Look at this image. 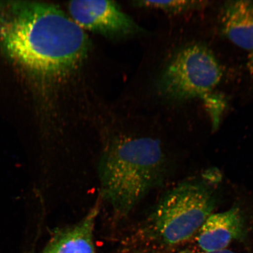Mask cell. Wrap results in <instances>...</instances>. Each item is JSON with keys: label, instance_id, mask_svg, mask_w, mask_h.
<instances>
[{"label": "cell", "instance_id": "9c48e42d", "mask_svg": "<svg viewBox=\"0 0 253 253\" xmlns=\"http://www.w3.org/2000/svg\"><path fill=\"white\" fill-rule=\"evenodd\" d=\"M137 5L142 7L159 9L173 14H182L185 12L204 8L210 4L207 1H142Z\"/></svg>", "mask_w": 253, "mask_h": 253}, {"label": "cell", "instance_id": "8fae6325", "mask_svg": "<svg viewBox=\"0 0 253 253\" xmlns=\"http://www.w3.org/2000/svg\"><path fill=\"white\" fill-rule=\"evenodd\" d=\"M202 253H236L232 251H229L227 249L220 250V251L211 252H204Z\"/></svg>", "mask_w": 253, "mask_h": 253}, {"label": "cell", "instance_id": "277c9868", "mask_svg": "<svg viewBox=\"0 0 253 253\" xmlns=\"http://www.w3.org/2000/svg\"><path fill=\"white\" fill-rule=\"evenodd\" d=\"M222 76L212 52L201 43H191L174 53L161 73L157 87L164 99L181 102L207 96Z\"/></svg>", "mask_w": 253, "mask_h": 253}, {"label": "cell", "instance_id": "3957f363", "mask_svg": "<svg viewBox=\"0 0 253 253\" xmlns=\"http://www.w3.org/2000/svg\"><path fill=\"white\" fill-rule=\"evenodd\" d=\"M220 176L207 172L179 183L161 199L141 229L142 236L166 246L187 241L200 229L217 204Z\"/></svg>", "mask_w": 253, "mask_h": 253}, {"label": "cell", "instance_id": "ba28073f", "mask_svg": "<svg viewBox=\"0 0 253 253\" xmlns=\"http://www.w3.org/2000/svg\"><path fill=\"white\" fill-rule=\"evenodd\" d=\"M221 30L231 42L242 49L253 50V1L224 3L221 11Z\"/></svg>", "mask_w": 253, "mask_h": 253}, {"label": "cell", "instance_id": "7c38bea8", "mask_svg": "<svg viewBox=\"0 0 253 253\" xmlns=\"http://www.w3.org/2000/svg\"><path fill=\"white\" fill-rule=\"evenodd\" d=\"M178 253H193L191 252L188 251H182L181 252H179Z\"/></svg>", "mask_w": 253, "mask_h": 253}, {"label": "cell", "instance_id": "5b68a950", "mask_svg": "<svg viewBox=\"0 0 253 253\" xmlns=\"http://www.w3.org/2000/svg\"><path fill=\"white\" fill-rule=\"evenodd\" d=\"M68 10L81 28L111 39H123L140 33L141 28L112 1H74Z\"/></svg>", "mask_w": 253, "mask_h": 253}, {"label": "cell", "instance_id": "8992f818", "mask_svg": "<svg viewBox=\"0 0 253 253\" xmlns=\"http://www.w3.org/2000/svg\"><path fill=\"white\" fill-rule=\"evenodd\" d=\"M198 232V245L204 252L226 249L235 240L244 239L246 234L244 215L238 207L212 213Z\"/></svg>", "mask_w": 253, "mask_h": 253}, {"label": "cell", "instance_id": "30bf717a", "mask_svg": "<svg viewBox=\"0 0 253 253\" xmlns=\"http://www.w3.org/2000/svg\"><path fill=\"white\" fill-rule=\"evenodd\" d=\"M247 67H248L250 75L253 79V50L250 52L248 56Z\"/></svg>", "mask_w": 253, "mask_h": 253}, {"label": "cell", "instance_id": "52a82bcc", "mask_svg": "<svg viewBox=\"0 0 253 253\" xmlns=\"http://www.w3.org/2000/svg\"><path fill=\"white\" fill-rule=\"evenodd\" d=\"M99 212L97 204L79 222L56 230L41 253H96L94 230Z\"/></svg>", "mask_w": 253, "mask_h": 253}, {"label": "cell", "instance_id": "6da1fadb", "mask_svg": "<svg viewBox=\"0 0 253 253\" xmlns=\"http://www.w3.org/2000/svg\"><path fill=\"white\" fill-rule=\"evenodd\" d=\"M0 43L28 71L56 80L75 71L89 47L86 34L61 8L39 2L1 5Z\"/></svg>", "mask_w": 253, "mask_h": 253}, {"label": "cell", "instance_id": "7a4b0ae2", "mask_svg": "<svg viewBox=\"0 0 253 253\" xmlns=\"http://www.w3.org/2000/svg\"><path fill=\"white\" fill-rule=\"evenodd\" d=\"M165 156L159 141L124 137L111 142L99 166L102 197L117 216H126L162 181Z\"/></svg>", "mask_w": 253, "mask_h": 253}]
</instances>
